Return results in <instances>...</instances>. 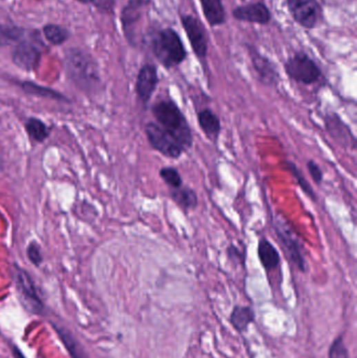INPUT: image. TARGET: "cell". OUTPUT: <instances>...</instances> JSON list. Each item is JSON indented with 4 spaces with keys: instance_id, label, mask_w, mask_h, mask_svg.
<instances>
[{
    "instance_id": "83f0119b",
    "label": "cell",
    "mask_w": 357,
    "mask_h": 358,
    "mask_svg": "<svg viewBox=\"0 0 357 358\" xmlns=\"http://www.w3.org/2000/svg\"><path fill=\"white\" fill-rule=\"evenodd\" d=\"M227 257L233 264L245 266V248H239V246H236V244L231 243L227 248Z\"/></svg>"
},
{
    "instance_id": "9c48e42d",
    "label": "cell",
    "mask_w": 357,
    "mask_h": 358,
    "mask_svg": "<svg viewBox=\"0 0 357 358\" xmlns=\"http://www.w3.org/2000/svg\"><path fill=\"white\" fill-rule=\"evenodd\" d=\"M324 125L325 130L336 143L349 150H356V137L338 113L334 111L325 113Z\"/></svg>"
},
{
    "instance_id": "ba28073f",
    "label": "cell",
    "mask_w": 357,
    "mask_h": 358,
    "mask_svg": "<svg viewBox=\"0 0 357 358\" xmlns=\"http://www.w3.org/2000/svg\"><path fill=\"white\" fill-rule=\"evenodd\" d=\"M294 21L305 28H314L323 18L322 8L316 0H286Z\"/></svg>"
},
{
    "instance_id": "d4e9b609",
    "label": "cell",
    "mask_w": 357,
    "mask_h": 358,
    "mask_svg": "<svg viewBox=\"0 0 357 358\" xmlns=\"http://www.w3.org/2000/svg\"><path fill=\"white\" fill-rule=\"evenodd\" d=\"M26 131L33 141L37 143H42L48 139L50 135V128L46 126L45 123L42 122L41 119L32 117L26 124Z\"/></svg>"
},
{
    "instance_id": "6da1fadb",
    "label": "cell",
    "mask_w": 357,
    "mask_h": 358,
    "mask_svg": "<svg viewBox=\"0 0 357 358\" xmlns=\"http://www.w3.org/2000/svg\"><path fill=\"white\" fill-rule=\"evenodd\" d=\"M151 112L157 124L170 133L185 152L191 150L194 143V137L187 117L181 107L172 99L157 101L151 107Z\"/></svg>"
},
{
    "instance_id": "cb8c5ba5",
    "label": "cell",
    "mask_w": 357,
    "mask_h": 358,
    "mask_svg": "<svg viewBox=\"0 0 357 358\" xmlns=\"http://www.w3.org/2000/svg\"><path fill=\"white\" fill-rule=\"evenodd\" d=\"M26 28L16 26H6L0 23V46L17 43L26 35Z\"/></svg>"
},
{
    "instance_id": "d6a6232c",
    "label": "cell",
    "mask_w": 357,
    "mask_h": 358,
    "mask_svg": "<svg viewBox=\"0 0 357 358\" xmlns=\"http://www.w3.org/2000/svg\"><path fill=\"white\" fill-rule=\"evenodd\" d=\"M76 1H79V3H90V0H76Z\"/></svg>"
},
{
    "instance_id": "8992f818",
    "label": "cell",
    "mask_w": 357,
    "mask_h": 358,
    "mask_svg": "<svg viewBox=\"0 0 357 358\" xmlns=\"http://www.w3.org/2000/svg\"><path fill=\"white\" fill-rule=\"evenodd\" d=\"M284 70L290 80L306 86L316 84L323 76L316 61L303 52H296L288 58L284 64Z\"/></svg>"
},
{
    "instance_id": "e0dca14e",
    "label": "cell",
    "mask_w": 357,
    "mask_h": 358,
    "mask_svg": "<svg viewBox=\"0 0 357 358\" xmlns=\"http://www.w3.org/2000/svg\"><path fill=\"white\" fill-rule=\"evenodd\" d=\"M257 254L260 264L268 275L279 270L280 265H281V256H280L277 248L268 239H259Z\"/></svg>"
},
{
    "instance_id": "277c9868",
    "label": "cell",
    "mask_w": 357,
    "mask_h": 358,
    "mask_svg": "<svg viewBox=\"0 0 357 358\" xmlns=\"http://www.w3.org/2000/svg\"><path fill=\"white\" fill-rule=\"evenodd\" d=\"M272 228L277 235L278 240L282 244L288 260L296 270H300V272H305L306 259L304 255L305 250L296 230L283 218L279 217H274L272 219Z\"/></svg>"
},
{
    "instance_id": "1f68e13d",
    "label": "cell",
    "mask_w": 357,
    "mask_h": 358,
    "mask_svg": "<svg viewBox=\"0 0 357 358\" xmlns=\"http://www.w3.org/2000/svg\"><path fill=\"white\" fill-rule=\"evenodd\" d=\"M12 355L14 358H26V356L22 353L21 350L15 345H11Z\"/></svg>"
},
{
    "instance_id": "44dd1931",
    "label": "cell",
    "mask_w": 357,
    "mask_h": 358,
    "mask_svg": "<svg viewBox=\"0 0 357 358\" xmlns=\"http://www.w3.org/2000/svg\"><path fill=\"white\" fill-rule=\"evenodd\" d=\"M52 328L57 332L58 337L61 339L64 347L68 350L70 358H90L82 346L76 341V337L72 335L70 330L61 327V326L54 325V324H52Z\"/></svg>"
},
{
    "instance_id": "603a6c76",
    "label": "cell",
    "mask_w": 357,
    "mask_h": 358,
    "mask_svg": "<svg viewBox=\"0 0 357 358\" xmlns=\"http://www.w3.org/2000/svg\"><path fill=\"white\" fill-rule=\"evenodd\" d=\"M44 38L50 42L52 46H61L65 43L70 38V32L63 26L58 24L48 23L42 28Z\"/></svg>"
},
{
    "instance_id": "4dcf8cb0",
    "label": "cell",
    "mask_w": 357,
    "mask_h": 358,
    "mask_svg": "<svg viewBox=\"0 0 357 358\" xmlns=\"http://www.w3.org/2000/svg\"><path fill=\"white\" fill-rule=\"evenodd\" d=\"M26 254H28V258L31 261L32 264L35 265V266L41 265L43 258H42L41 250L36 242H31L29 244V246L26 248Z\"/></svg>"
},
{
    "instance_id": "5b68a950",
    "label": "cell",
    "mask_w": 357,
    "mask_h": 358,
    "mask_svg": "<svg viewBox=\"0 0 357 358\" xmlns=\"http://www.w3.org/2000/svg\"><path fill=\"white\" fill-rule=\"evenodd\" d=\"M44 44L37 32L26 33L20 41L14 46L12 61L20 70L33 72L39 66L43 52Z\"/></svg>"
},
{
    "instance_id": "52a82bcc",
    "label": "cell",
    "mask_w": 357,
    "mask_h": 358,
    "mask_svg": "<svg viewBox=\"0 0 357 358\" xmlns=\"http://www.w3.org/2000/svg\"><path fill=\"white\" fill-rule=\"evenodd\" d=\"M145 135L153 150L167 159H178L185 153L178 141L156 122H148L145 125Z\"/></svg>"
},
{
    "instance_id": "ffe728a7",
    "label": "cell",
    "mask_w": 357,
    "mask_h": 358,
    "mask_svg": "<svg viewBox=\"0 0 357 358\" xmlns=\"http://www.w3.org/2000/svg\"><path fill=\"white\" fill-rule=\"evenodd\" d=\"M255 311L249 306L234 307L232 311L229 321L234 329L239 333L245 332L249 329V326L255 321Z\"/></svg>"
},
{
    "instance_id": "d6986e66",
    "label": "cell",
    "mask_w": 357,
    "mask_h": 358,
    "mask_svg": "<svg viewBox=\"0 0 357 358\" xmlns=\"http://www.w3.org/2000/svg\"><path fill=\"white\" fill-rule=\"evenodd\" d=\"M201 9L210 26H223L227 20V13L221 0H201Z\"/></svg>"
},
{
    "instance_id": "2e32d148",
    "label": "cell",
    "mask_w": 357,
    "mask_h": 358,
    "mask_svg": "<svg viewBox=\"0 0 357 358\" xmlns=\"http://www.w3.org/2000/svg\"><path fill=\"white\" fill-rule=\"evenodd\" d=\"M196 117L199 128L203 131L205 137L212 143H217L223 129L221 119L217 113L210 107H205L197 110Z\"/></svg>"
},
{
    "instance_id": "30bf717a",
    "label": "cell",
    "mask_w": 357,
    "mask_h": 358,
    "mask_svg": "<svg viewBox=\"0 0 357 358\" xmlns=\"http://www.w3.org/2000/svg\"><path fill=\"white\" fill-rule=\"evenodd\" d=\"M14 275H15V282L17 285L18 291L21 295L22 300L26 303L28 310L32 311L33 313H37V315L43 312V302H42L41 297H40L37 288H36L35 283H34L29 272L22 270L21 267L15 266Z\"/></svg>"
},
{
    "instance_id": "5bb4252c",
    "label": "cell",
    "mask_w": 357,
    "mask_h": 358,
    "mask_svg": "<svg viewBox=\"0 0 357 358\" xmlns=\"http://www.w3.org/2000/svg\"><path fill=\"white\" fill-rule=\"evenodd\" d=\"M149 3H150V0H129L128 3L125 6L124 10L122 11L121 20H122L123 30L130 43L134 41L135 26L137 22L140 21L143 11L149 5Z\"/></svg>"
},
{
    "instance_id": "f1b7e54d",
    "label": "cell",
    "mask_w": 357,
    "mask_h": 358,
    "mask_svg": "<svg viewBox=\"0 0 357 358\" xmlns=\"http://www.w3.org/2000/svg\"><path fill=\"white\" fill-rule=\"evenodd\" d=\"M328 358H349L348 349L342 335H338L329 348Z\"/></svg>"
},
{
    "instance_id": "ac0fdd59",
    "label": "cell",
    "mask_w": 357,
    "mask_h": 358,
    "mask_svg": "<svg viewBox=\"0 0 357 358\" xmlns=\"http://www.w3.org/2000/svg\"><path fill=\"white\" fill-rule=\"evenodd\" d=\"M169 196L185 214L195 211L198 208V195L189 186L183 185L177 189H169Z\"/></svg>"
},
{
    "instance_id": "7a4b0ae2",
    "label": "cell",
    "mask_w": 357,
    "mask_h": 358,
    "mask_svg": "<svg viewBox=\"0 0 357 358\" xmlns=\"http://www.w3.org/2000/svg\"><path fill=\"white\" fill-rule=\"evenodd\" d=\"M68 78L81 90L96 92L101 84L98 63L92 54L81 48H70L65 54Z\"/></svg>"
},
{
    "instance_id": "7c38bea8",
    "label": "cell",
    "mask_w": 357,
    "mask_h": 358,
    "mask_svg": "<svg viewBox=\"0 0 357 358\" xmlns=\"http://www.w3.org/2000/svg\"><path fill=\"white\" fill-rule=\"evenodd\" d=\"M159 82V72H157L156 66L153 64H145L141 68L136 77L135 92H136L137 99L144 106H147L150 102L151 98L156 90Z\"/></svg>"
},
{
    "instance_id": "f546056e",
    "label": "cell",
    "mask_w": 357,
    "mask_h": 358,
    "mask_svg": "<svg viewBox=\"0 0 357 358\" xmlns=\"http://www.w3.org/2000/svg\"><path fill=\"white\" fill-rule=\"evenodd\" d=\"M306 167H307L308 173H309L310 177L312 181L316 183V185L320 186L324 181V173H323L322 169H320L318 163H316L314 159H309L306 163Z\"/></svg>"
},
{
    "instance_id": "484cf974",
    "label": "cell",
    "mask_w": 357,
    "mask_h": 358,
    "mask_svg": "<svg viewBox=\"0 0 357 358\" xmlns=\"http://www.w3.org/2000/svg\"><path fill=\"white\" fill-rule=\"evenodd\" d=\"M22 89L26 94L34 95V96L43 97V98L54 99V100H62L64 98L61 94L56 92L54 89L48 87L40 86L33 82H23L21 84Z\"/></svg>"
},
{
    "instance_id": "7402d4cb",
    "label": "cell",
    "mask_w": 357,
    "mask_h": 358,
    "mask_svg": "<svg viewBox=\"0 0 357 358\" xmlns=\"http://www.w3.org/2000/svg\"><path fill=\"white\" fill-rule=\"evenodd\" d=\"M284 169L294 178V181L298 183V188H300L312 201H318V196H316L314 188L312 187L309 181L306 179L305 175H304L302 170H300L294 161H284Z\"/></svg>"
},
{
    "instance_id": "8fae6325",
    "label": "cell",
    "mask_w": 357,
    "mask_h": 358,
    "mask_svg": "<svg viewBox=\"0 0 357 358\" xmlns=\"http://www.w3.org/2000/svg\"><path fill=\"white\" fill-rule=\"evenodd\" d=\"M181 21L189 38L192 50L194 52L195 56L203 63L207 54V38L203 24L197 18L192 15H181Z\"/></svg>"
},
{
    "instance_id": "4fadbf2b",
    "label": "cell",
    "mask_w": 357,
    "mask_h": 358,
    "mask_svg": "<svg viewBox=\"0 0 357 358\" xmlns=\"http://www.w3.org/2000/svg\"><path fill=\"white\" fill-rule=\"evenodd\" d=\"M252 64L258 76V80L266 86L276 87L280 82L279 72L267 57L260 54L255 48L249 46Z\"/></svg>"
},
{
    "instance_id": "9a60e30c",
    "label": "cell",
    "mask_w": 357,
    "mask_h": 358,
    "mask_svg": "<svg viewBox=\"0 0 357 358\" xmlns=\"http://www.w3.org/2000/svg\"><path fill=\"white\" fill-rule=\"evenodd\" d=\"M233 16L236 20H239V21L262 24V26L269 23L272 20V14L263 3L239 6L234 10Z\"/></svg>"
},
{
    "instance_id": "3957f363",
    "label": "cell",
    "mask_w": 357,
    "mask_h": 358,
    "mask_svg": "<svg viewBox=\"0 0 357 358\" xmlns=\"http://www.w3.org/2000/svg\"><path fill=\"white\" fill-rule=\"evenodd\" d=\"M151 48L157 61L166 70L176 68L187 58L185 46L173 28H163L157 32L151 41Z\"/></svg>"
},
{
    "instance_id": "4316f807",
    "label": "cell",
    "mask_w": 357,
    "mask_h": 358,
    "mask_svg": "<svg viewBox=\"0 0 357 358\" xmlns=\"http://www.w3.org/2000/svg\"><path fill=\"white\" fill-rule=\"evenodd\" d=\"M159 177L166 183L168 189H177L183 185V176L178 170L172 166H166L159 170Z\"/></svg>"
}]
</instances>
